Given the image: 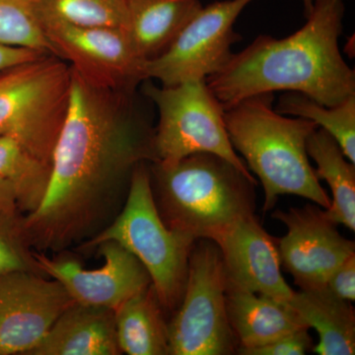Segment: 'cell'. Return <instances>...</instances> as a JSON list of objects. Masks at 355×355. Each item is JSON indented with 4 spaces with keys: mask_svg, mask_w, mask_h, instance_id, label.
Segmentation results:
<instances>
[{
    "mask_svg": "<svg viewBox=\"0 0 355 355\" xmlns=\"http://www.w3.org/2000/svg\"><path fill=\"white\" fill-rule=\"evenodd\" d=\"M156 160L154 128L135 113L132 95L97 87L71 69L48 191L23 219L33 249L55 254L92 240L123 209L135 168Z\"/></svg>",
    "mask_w": 355,
    "mask_h": 355,
    "instance_id": "1",
    "label": "cell"
},
{
    "mask_svg": "<svg viewBox=\"0 0 355 355\" xmlns=\"http://www.w3.org/2000/svg\"><path fill=\"white\" fill-rule=\"evenodd\" d=\"M343 0H314L298 31L284 39L260 35L233 53L227 64L205 79L224 111L254 95L298 92L334 107L355 95L354 70L343 60Z\"/></svg>",
    "mask_w": 355,
    "mask_h": 355,
    "instance_id": "2",
    "label": "cell"
},
{
    "mask_svg": "<svg viewBox=\"0 0 355 355\" xmlns=\"http://www.w3.org/2000/svg\"><path fill=\"white\" fill-rule=\"evenodd\" d=\"M273 93L246 98L224 111L229 139L246 160L265 193L263 214L279 196H298L328 209L331 198L320 184L308 156V137L318 125L306 119L288 118L273 109Z\"/></svg>",
    "mask_w": 355,
    "mask_h": 355,
    "instance_id": "3",
    "label": "cell"
},
{
    "mask_svg": "<svg viewBox=\"0 0 355 355\" xmlns=\"http://www.w3.org/2000/svg\"><path fill=\"white\" fill-rule=\"evenodd\" d=\"M159 214L172 230L193 239H211L236 222L254 216L258 182L211 153L174 164L149 166Z\"/></svg>",
    "mask_w": 355,
    "mask_h": 355,
    "instance_id": "4",
    "label": "cell"
},
{
    "mask_svg": "<svg viewBox=\"0 0 355 355\" xmlns=\"http://www.w3.org/2000/svg\"><path fill=\"white\" fill-rule=\"evenodd\" d=\"M105 241L119 243L139 259L150 275L161 305L173 314L183 298L189 258L197 240L172 230L161 218L147 162L133 171L127 200L119 216L77 249L89 253Z\"/></svg>",
    "mask_w": 355,
    "mask_h": 355,
    "instance_id": "5",
    "label": "cell"
},
{
    "mask_svg": "<svg viewBox=\"0 0 355 355\" xmlns=\"http://www.w3.org/2000/svg\"><path fill=\"white\" fill-rule=\"evenodd\" d=\"M70 89L71 67L53 53L0 72V135L19 140L51 164Z\"/></svg>",
    "mask_w": 355,
    "mask_h": 355,
    "instance_id": "6",
    "label": "cell"
},
{
    "mask_svg": "<svg viewBox=\"0 0 355 355\" xmlns=\"http://www.w3.org/2000/svg\"><path fill=\"white\" fill-rule=\"evenodd\" d=\"M144 83V94L159 114L154 128L156 162L170 165L193 154L211 153L253 176L231 144L223 107L205 79L174 86H157L149 79Z\"/></svg>",
    "mask_w": 355,
    "mask_h": 355,
    "instance_id": "7",
    "label": "cell"
},
{
    "mask_svg": "<svg viewBox=\"0 0 355 355\" xmlns=\"http://www.w3.org/2000/svg\"><path fill=\"white\" fill-rule=\"evenodd\" d=\"M227 284L220 250L207 238L189 258L183 298L168 321L170 355H229L238 349L226 311Z\"/></svg>",
    "mask_w": 355,
    "mask_h": 355,
    "instance_id": "8",
    "label": "cell"
},
{
    "mask_svg": "<svg viewBox=\"0 0 355 355\" xmlns=\"http://www.w3.org/2000/svg\"><path fill=\"white\" fill-rule=\"evenodd\" d=\"M38 13L53 55L89 83L133 95L139 83L147 80L146 62L137 55L125 30L78 27Z\"/></svg>",
    "mask_w": 355,
    "mask_h": 355,
    "instance_id": "9",
    "label": "cell"
},
{
    "mask_svg": "<svg viewBox=\"0 0 355 355\" xmlns=\"http://www.w3.org/2000/svg\"><path fill=\"white\" fill-rule=\"evenodd\" d=\"M254 0H222L202 7L169 49L146 64V79L174 86L207 79L222 69L240 39L236 20Z\"/></svg>",
    "mask_w": 355,
    "mask_h": 355,
    "instance_id": "10",
    "label": "cell"
},
{
    "mask_svg": "<svg viewBox=\"0 0 355 355\" xmlns=\"http://www.w3.org/2000/svg\"><path fill=\"white\" fill-rule=\"evenodd\" d=\"M272 216L287 230L277 239L280 265L301 291L326 286L331 273L355 254L354 242L340 234L319 205L275 210Z\"/></svg>",
    "mask_w": 355,
    "mask_h": 355,
    "instance_id": "11",
    "label": "cell"
},
{
    "mask_svg": "<svg viewBox=\"0 0 355 355\" xmlns=\"http://www.w3.org/2000/svg\"><path fill=\"white\" fill-rule=\"evenodd\" d=\"M73 299L58 280L26 270L0 277V355H29Z\"/></svg>",
    "mask_w": 355,
    "mask_h": 355,
    "instance_id": "12",
    "label": "cell"
},
{
    "mask_svg": "<svg viewBox=\"0 0 355 355\" xmlns=\"http://www.w3.org/2000/svg\"><path fill=\"white\" fill-rule=\"evenodd\" d=\"M104 263L97 268H85L65 252L50 258L35 251L40 268L46 277L58 280L74 302L116 310L128 298L150 286L146 268L125 248L114 241L98 245Z\"/></svg>",
    "mask_w": 355,
    "mask_h": 355,
    "instance_id": "13",
    "label": "cell"
},
{
    "mask_svg": "<svg viewBox=\"0 0 355 355\" xmlns=\"http://www.w3.org/2000/svg\"><path fill=\"white\" fill-rule=\"evenodd\" d=\"M220 250L226 277L248 291L287 302L294 291L282 275L277 239L256 216L223 229L211 238Z\"/></svg>",
    "mask_w": 355,
    "mask_h": 355,
    "instance_id": "14",
    "label": "cell"
},
{
    "mask_svg": "<svg viewBox=\"0 0 355 355\" xmlns=\"http://www.w3.org/2000/svg\"><path fill=\"white\" fill-rule=\"evenodd\" d=\"M114 310L72 303L29 355H120Z\"/></svg>",
    "mask_w": 355,
    "mask_h": 355,
    "instance_id": "15",
    "label": "cell"
},
{
    "mask_svg": "<svg viewBox=\"0 0 355 355\" xmlns=\"http://www.w3.org/2000/svg\"><path fill=\"white\" fill-rule=\"evenodd\" d=\"M225 302L238 349L261 347L294 331L309 329L286 302L248 291L229 280Z\"/></svg>",
    "mask_w": 355,
    "mask_h": 355,
    "instance_id": "16",
    "label": "cell"
},
{
    "mask_svg": "<svg viewBox=\"0 0 355 355\" xmlns=\"http://www.w3.org/2000/svg\"><path fill=\"white\" fill-rule=\"evenodd\" d=\"M200 0H127V33L146 62L160 57L202 8Z\"/></svg>",
    "mask_w": 355,
    "mask_h": 355,
    "instance_id": "17",
    "label": "cell"
},
{
    "mask_svg": "<svg viewBox=\"0 0 355 355\" xmlns=\"http://www.w3.org/2000/svg\"><path fill=\"white\" fill-rule=\"evenodd\" d=\"M308 328L316 330L319 342L313 352L320 355L355 354V312L349 301L324 286L294 291L287 301Z\"/></svg>",
    "mask_w": 355,
    "mask_h": 355,
    "instance_id": "18",
    "label": "cell"
},
{
    "mask_svg": "<svg viewBox=\"0 0 355 355\" xmlns=\"http://www.w3.org/2000/svg\"><path fill=\"white\" fill-rule=\"evenodd\" d=\"M168 321L153 284L121 303L114 310L121 354L170 355Z\"/></svg>",
    "mask_w": 355,
    "mask_h": 355,
    "instance_id": "19",
    "label": "cell"
},
{
    "mask_svg": "<svg viewBox=\"0 0 355 355\" xmlns=\"http://www.w3.org/2000/svg\"><path fill=\"white\" fill-rule=\"evenodd\" d=\"M308 156L316 163L315 174L330 187L331 205L327 216L350 231H355V166L350 162L334 137L318 128L308 137Z\"/></svg>",
    "mask_w": 355,
    "mask_h": 355,
    "instance_id": "20",
    "label": "cell"
},
{
    "mask_svg": "<svg viewBox=\"0 0 355 355\" xmlns=\"http://www.w3.org/2000/svg\"><path fill=\"white\" fill-rule=\"evenodd\" d=\"M51 164L14 137L0 135V179L12 187L21 214L38 209L50 184Z\"/></svg>",
    "mask_w": 355,
    "mask_h": 355,
    "instance_id": "21",
    "label": "cell"
},
{
    "mask_svg": "<svg viewBox=\"0 0 355 355\" xmlns=\"http://www.w3.org/2000/svg\"><path fill=\"white\" fill-rule=\"evenodd\" d=\"M286 116L316 123L335 139L343 153L355 164V95L334 107L324 106L298 92L282 95L275 108Z\"/></svg>",
    "mask_w": 355,
    "mask_h": 355,
    "instance_id": "22",
    "label": "cell"
},
{
    "mask_svg": "<svg viewBox=\"0 0 355 355\" xmlns=\"http://www.w3.org/2000/svg\"><path fill=\"white\" fill-rule=\"evenodd\" d=\"M40 13L78 27L127 28V0H34Z\"/></svg>",
    "mask_w": 355,
    "mask_h": 355,
    "instance_id": "23",
    "label": "cell"
},
{
    "mask_svg": "<svg viewBox=\"0 0 355 355\" xmlns=\"http://www.w3.org/2000/svg\"><path fill=\"white\" fill-rule=\"evenodd\" d=\"M0 44L53 53L34 0H0Z\"/></svg>",
    "mask_w": 355,
    "mask_h": 355,
    "instance_id": "24",
    "label": "cell"
},
{
    "mask_svg": "<svg viewBox=\"0 0 355 355\" xmlns=\"http://www.w3.org/2000/svg\"><path fill=\"white\" fill-rule=\"evenodd\" d=\"M23 219L21 212L0 218V277L19 270L44 275L26 235Z\"/></svg>",
    "mask_w": 355,
    "mask_h": 355,
    "instance_id": "25",
    "label": "cell"
},
{
    "mask_svg": "<svg viewBox=\"0 0 355 355\" xmlns=\"http://www.w3.org/2000/svg\"><path fill=\"white\" fill-rule=\"evenodd\" d=\"M309 329H302L282 336L270 343L252 349H238L236 354L241 355H303L312 349L313 338Z\"/></svg>",
    "mask_w": 355,
    "mask_h": 355,
    "instance_id": "26",
    "label": "cell"
},
{
    "mask_svg": "<svg viewBox=\"0 0 355 355\" xmlns=\"http://www.w3.org/2000/svg\"><path fill=\"white\" fill-rule=\"evenodd\" d=\"M327 287L338 297L354 302L355 300V254L343 261L331 273Z\"/></svg>",
    "mask_w": 355,
    "mask_h": 355,
    "instance_id": "27",
    "label": "cell"
},
{
    "mask_svg": "<svg viewBox=\"0 0 355 355\" xmlns=\"http://www.w3.org/2000/svg\"><path fill=\"white\" fill-rule=\"evenodd\" d=\"M46 53H48L0 44V72L16 67V65L32 62V60L43 57Z\"/></svg>",
    "mask_w": 355,
    "mask_h": 355,
    "instance_id": "28",
    "label": "cell"
},
{
    "mask_svg": "<svg viewBox=\"0 0 355 355\" xmlns=\"http://www.w3.org/2000/svg\"><path fill=\"white\" fill-rule=\"evenodd\" d=\"M20 212L16 202L15 193L10 184L0 179V218Z\"/></svg>",
    "mask_w": 355,
    "mask_h": 355,
    "instance_id": "29",
    "label": "cell"
},
{
    "mask_svg": "<svg viewBox=\"0 0 355 355\" xmlns=\"http://www.w3.org/2000/svg\"><path fill=\"white\" fill-rule=\"evenodd\" d=\"M304 6V14L305 17L309 15L311 11H312L313 4H314V0H301Z\"/></svg>",
    "mask_w": 355,
    "mask_h": 355,
    "instance_id": "30",
    "label": "cell"
}]
</instances>
